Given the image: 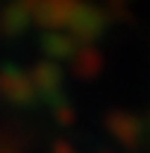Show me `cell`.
Masks as SVG:
<instances>
[{
    "label": "cell",
    "mask_w": 150,
    "mask_h": 153,
    "mask_svg": "<svg viewBox=\"0 0 150 153\" xmlns=\"http://www.w3.org/2000/svg\"><path fill=\"white\" fill-rule=\"evenodd\" d=\"M36 91V82H33V74H24L21 68H12L6 65L0 71V94L12 103H27Z\"/></svg>",
    "instance_id": "2"
},
{
    "label": "cell",
    "mask_w": 150,
    "mask_h": 153,
    "mask_svg": "<svg viewBox=\"0 0 150 153\" xmlns=\"http://www.w3.org/2000/svg\"><path fill=\"white\" fill-rule=\"evenodd\" d=\"M33 82H36L38 91H50V88L59 85V71L50 65V62H41V65L33 68Z\"/></svg>",
    "instance_id": "3"
},
{
    "label": "cell",
    "mask_w": 150,
    "mask_h": 153,
    "mask_svg": "<svg viewBox=\"0 0 150 153\" xmlns=\"http://www.w3.org/2000/svg\"><path fill=\"white\" fill-rule=\"evenodd\" d=\"M76 9H79L76 0H30L33 18L44 27H62V24L71 27Z\"/></svg>",
    "instance_id": "1"
}]
</instances>
